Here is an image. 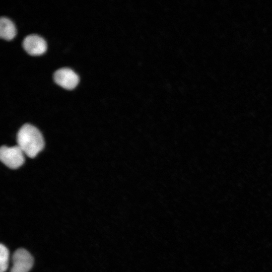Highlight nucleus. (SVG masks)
<instances>
[{
    "label": "nucleus",
    "instance_id": "obj_1",
    "mask_svg": "<svg viewBox=\"0 0 272 272\" xmlns=\"http://www.w3.org/2000/svg\"><path fill=\"white\" fill-rule=\"evenodd\" d=\"M18 146L30 158L35 157L44 148V142L40 131L30 124H24L17 134Z\"/></svg>",
    "mask_w": 272,
    "mask_h": 272
},
{
    "label": "nucleus",
    "instance_id": "obj_2",
    "mask_svg": "<svg viewBox=\"0 0 272 272\" xmlns=\"http://www.w3.org/2000/svg\"><path fill=\"white\" fill-rule=\"evenodd\" d=\"M24 154L18 145L12 147L3 146L0 150L1 161L11 169L18 168L23 164Z\"/></svg>",
    "mask_w": 272,
    "mask_h": 272
},
{
    "label": "nucleus",
    "instance_id": "obj_3",
    "mask_svg": "<svg viewBox=\"0 0 272 272\" xmlns=\"http://www.w3.org/2000/svg\"><path fill=\"white\" fill-rule=\"evenodd\" d=\"M10 272H28L33 264V258L26 249L19 248L13 254Z\"/></svg>",
    "mask_w": 272,
    "mask_h": 272
},
{
    "label": "nucleus",
    "instance_id": "obj_4",
    "mask_svg": "<svg viewBox=\"0 0 272 272\" xmlns=\"http://www.w3.org/2000/svg\"><path fill=\"white\" fill-rule=\"evenodd\" d=\"M53 79L57 84L67 90L75 88L79 82L78 75L73 70L67 67L60 68L55 71Z\"/></svg>",
    "mask_w": 272,
    "mask_h": 272
},
{
    "label": "nucleus",
    "instance_id": "obj_5",
    "mask_svg": "<svg viewBox=\"0 0 272 272\" xmlns=\"http://www.w3.org/2000/svg\"><path fill=\"white\" fill-rule=\"evenodd\" d=\"M22 44L24 50L31 55L42 54L47 49L45 40L36 34L27 36L24 39Z\"/></svg>",
    "mask_w": 272,
    "mask_h": 272
},
{
    "label": "nucleus",
    "instance_id": "obj_6",
    "mask_svg": "<svg viewBox=\"0 0 272 272\" xmlns=\"http://www.w3.org/2000/svg\"><path fill=\"white\" fill-rule=\"evenodd\" d=\"M16 34V28L9 19L2 17L0 20V36L7 40L12 39Z\"/></svg>",
    "mask_w": 272,
    "mask_h": 272
},
{
    "label": "nucleus",
    "instance_id": "obj_7",
    "mask_svg": "<svg viewBox=\"0 0 272 272\" xmlns=\"http://www.w3.org/2000/svg\"><path fill=\"white\" fill-rule=\"evenodd\" d=\"M9 252L8 248L3 244L0 245V272H5L8 268Z\"/></svg>",
    "mask_w": 272,
    "mask_h": 272
}]
</instances>
